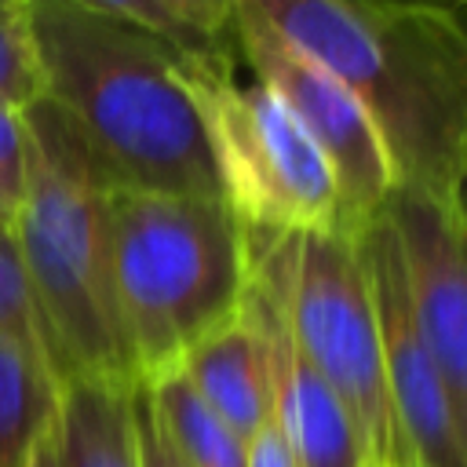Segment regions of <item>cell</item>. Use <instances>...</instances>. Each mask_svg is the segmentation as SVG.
Returning <instances> with one entry per match:
<instances>
[{
	"label": "cell",
	"instance_id": "4",
	"mask_svg": "<svg viewBox=\"0 0 467 467\" xmlns=\"http://www.w3.org/2000/svg\"><path fill=\"white\" fill-rule=\"evenodd\" d=\"M109 255L139 387L175 372L248 292V230L219 197L113 186Z\"/></svg>",
	"mask_w": 467,
	"mask_h": 467
},
{
	"label": "cell",
	"instance_id": "23",
	"mask_svg": "<svg viewBox=\"0 0 467 467\" xmlns=\"http://www.w3.org/2000/svg\"><path fill=\"white\" fill-rule=\"evenodd\" d=\"M365 467H383V463H365Z\"/></svg>",
	"mask_w": 467,
	"mask_h": 467
},
{
	"label": "cell",
	"instance_id": "20",
	"mask_svg": "<svg viewBox=\"0 0 467 467\" xmlns=\"http://www.w3.org/2000/svg\"><path fill=\"white\" fill-rule=\"evenodd\" d=\"M244 467H299L292 445L285 441V434H281V427L274 420L248 438V445H244Z\"/></svg>",
	"mask_w": 467,
	"mask_h": 467
},
{
	"label": "cell",
	"instance_id": "18",
	"mask_svg": "<svg viewBox=\"0 0 467 467\" xmlns=\"http://www.w3.org/2000/svg\"><path fill=\"white\" fill-rule=\"evenodd\" d=\"M26 175H29L26 109L0 106V226L7 234L15 230V219L26 201Z\"/></svg>",
	"mask_w": 467,
	"mask_h": 467
},
{
	"label": "cell",
	"instance_id": "19",
	"mask_svg": "<svg viewBox=\"0 0 467 467\" xmlns=\"http://www.w3.org/2000/svg\"><path fill=\"white\" fill-rule=\"evenodd\" d=\"M135 438H139V463L142 467H186L182 456L164 438V431H161L142 387H135Z\"/></svg>",
	"mask_w": 467,
	"mask_h": 467
},
{
	"label": "cell",
	"instance_id": "16",
	"mask_svg": "<svg viewBox=\"0 0 467 467\" xmlns=\"http://www.w3.org/2000/svg\"><path fill=\"white\" fill-rule=\"evenodd\" d=\"M44 99V69L29 29V0H0V106L29 109Z\"/></svg>",
	"mask_w": 467,
	"mask_h": 467
},
{
	"label": "cell",
	"instance_id": "17",
	"mask_svg": "<svg viewBox=\"0 0 467 467\" xmlns=\"http://www.w3.org/2000/svg\"><path fill=\"white\" fill-rule=\"evenodd\" d=\"M0 339L29 350L33 358H40L55 372L51 350H47V332H44V321H40V310H36L18 244L4 226H0Z\"/></svg>",
	"mask_w": 467,
	"mask_h": 467
},
{
	"label": "cell",
	"instance_id": "1",
	"mask_svg": "<svg viewBox=\"0 0 467 467\" xmlns=\"http://www.w3.org/2000/svg\"><path fill=\"white\" fill-rule=\"evenodd\" d=\"M372 117L398 182L452 201L467 164V7L394 0H255Z\"/></svg>",
	"mask_w": 467,
	"mask_h": 467
},
{
	"label": "cell",
	"instance_id": "15",
	"mask_svg": "<svg viewBox=\"0 0 467 467\" xmlns=\"http://www.w3.org/2000/svg\"><path fill=\"white\" fill-rule=\"evenodd\" d=\"M142 394L186 467H244V441L201 401L179 368L142 383Z\"/></svg>",
	"mask_w": 467,
	"mask_h": 467
},
{
	"label": "cell",
	"instance_id": "2",
	"mask_svg": "<svg viewBox=\"0 0 467 467\" xmlns=\"http://www.w3.org/2000/svg\"><path fill=\"white\" fill-rule=\"evenodd\" d=\"M29 29L44 99L69 117L117 186L223 201L171 47L117 18L106 0H29Z\"/></svg>",
	"mask_w": 467,
	"mask_h": 467
},
{
	"label": "cell",
	"instance_id": "9",
	"mask_svg": "<svg viewBox=\"0 0 467 467\" xmlns=\"http://www.w3.org/2000/svg\"><path fill=\"white\" fill-rule=\"evenodd\" d=\"M358 244H361V259H365L372 296H376L387 394H390V409H394L409 463L412 467H467L456 431H452L445 390L438 383L434 361L416 325L405 259H401V244H398V230L390 215L387 212L376 215L358 234Z\"/></svg>",
	"mask_w": 467,
	"mask_h": 467
},
{
	"label": "cell",
	"instance_id": "5",
	"mask_svg": "<svg viewBox=\"0 0 467 467\" xmlns=\"http://www.w3.org/2000/svg\"><path fill=\"white\" fill-rule=\"evenodd\" d=\"M248 263L296 350L347 405L368 463L412 467L387 394L379 314L358 234H248Z\"/></svg>",
	"mask_w": 467,
	"mask_h": 467
},
{
	"label": "cell",
	"instance_id": "21",
	"mask_svg": "<svg viewBox=\"0 0 467 467\" xmlns=\"http://www.w3.org/2000/svg\"><path fill=\"white\" fill-rule=\"evenodd\" d=\"M33 467H62V456H58V420L44 431V438L36 441L33 449Z\"/></svg>",
	"mask_w": 467,
	"mask_h": 467
},
{
	"label": "cell",
	"instance_id": "11",
	"mask_svg": "<svg viewBox=\"0 0 467 467\" xmlns=\"http://www.w3.org/2000/svg\"><path fill=\"white\" fill-rule=\"evenodd\" d=\"M179 372L244 445L274 420L270 336L252 292H244V303L230 321L190 347Z\"/></svg>",
	"mask_w": 467,
	"mask_h": 467
},
{
	"label": "cell",
	"instance_id": "13",
	"mask_svg": "<svg viewBox=\"0 0 467 467\" xmlns=\"http://www.w3.org/2000/svg\"><path fill=\"white\" fill-rule=\"evenodd\" d=\"M55 420V372L29 350L0 339V467H33V449Z\"/></svg>",
	"mask_w": 467,
	"mask_h": 467
},
{
	"label": "cell",
	"instance_id": "7",
	"mask_svg": "<svg viewBox=\"0 0 467 467\" xmlns=\"http://www.w3.org/2000/svg\"><path fill=\"white\" fill-rule=\"evenodd\" d=\"M234 22L241 58L248 62L255 80L274 91L299 120V128L314 139L336 175L350 219L365 230L376 215L387 212L394 190L401 186L372 117L339 77H332L317 58L281 36L263 18L255 0H237Z\"/></svg>",
	"mask_w": 467,
	"mask_h": 467
},
{
	"label": "cell",
	"instance_id": "8",
	"mask_svg": "<svg viewBox=\"0 0 467 467\" xmlns=\"http://www.w3.org/2000/svg\"><path fill=\"white\" fill-rule=\"evenodd\" d=\"M387 215L398 230L416 325L467 463V230L452 204L409 186L394 190Z\"/></svg>",
	"mask_w": 467,
	"mask_h": 467
},
{
	"label": "cell",
	"instance_id": "12",
	"mask_svg": "<svg viewBox=\"0 0 467 467\" xmlns=\"http://www.w3.org/2000/svg\"><path fill=\"white\" fill-rule=\"evenodd\" d=\"M62 467H142L135 438V387L69 379L58 387Z\"/></svg>",
	"mask_w": 467,
	"mask_h": 467
},
{
	"label": "cell",
	"instance_id": "3",
	"mask_svg": "<svg viewBox=\"0 0 467 467\" xmlns=\"http://www.w3.org/2000/svg\"><path fill=\"white\" fill-rule=\"evenodd\" d=\"M29 175L15 244L47 332L58 387L102 379L139 387L109 255L113 179L69 117L47 99L26 109Z\"/></svg>",
	"mask_w": 467,
	"mask_h": 467
},
{
	"label": "cell",
	"instance_id": "6",
	"mask_svg": "<svg viewBox=\"0 0 467 467\" xmlns=\"http://www.w3.org/2000/svg\"><path fill=\"white\" fill-rule=\"evenodd\" d=\"M197 106L223 201L248 234H361L314 139L259 80H237L234 58H179Z\"/></svg>",
	"mask_w": 467,
	"mask_h": 467
},
{
	"label": "cell",
	"instance_id": "14",
	"mask_svg": "<svg viewBox=\"0 0 467 467\" xmlns=\"http://www.w3.org/2000/svg\"><path fill=\"white\" fill-rule=\"evenodd\" d=\"M106 7L179 58H241L234 0H106Z\"/></svg>",
	"mask_w": 467,
	"mask_h": 467
},
{
	"label": "cell",
	"instance_id": "10",
	"mask_svg": "<svg viewBox=\"0 0 467 467\" xmlns=\"http://www.w3.org/2000/svg\"><path fill=\"white\" fill-rule=\"evenodd\" d=\"M248 292L259 303V314H263V325L270 336L274 423L281 427L285 441L292 445L299 467H365L368 452H365V441H361L347 405L310 368V361L296 350L270 296L252 281V270H248Z\"/></svg>",
	"mask_w": 467,
	"mask_h": 467
},
{
	"label": "cell",
	"instance_id": "24",
	"mask_svg": "<svg viewBox=\"0 0 467 467\" xmlns=\"http://www.w3.org/2000/svg\"><path fill=\"white\" fill-rule=\"evenodd\" d=\"M456 219H460V215H456ZM463 230H467V226H463Z\"/></svg>",
	"mask_w": 467,
	"mask_h": 467
},
{
	"label": "cell",
	"instance_id": "22",
	"mask_svg": "<svg viewBox=\"0 0 467 467\" xmlns=\"http://www.w3.org/2000/svg\"><path fill=\"white\" fill-rule=\"evenodd\" d=\"M452 212L460 215V223L467 226V164H463V171H460V182H456V190H452Z\"/></svg>",
	"mask_w": 467,
	"mask_h": 467
}]
</instances>
